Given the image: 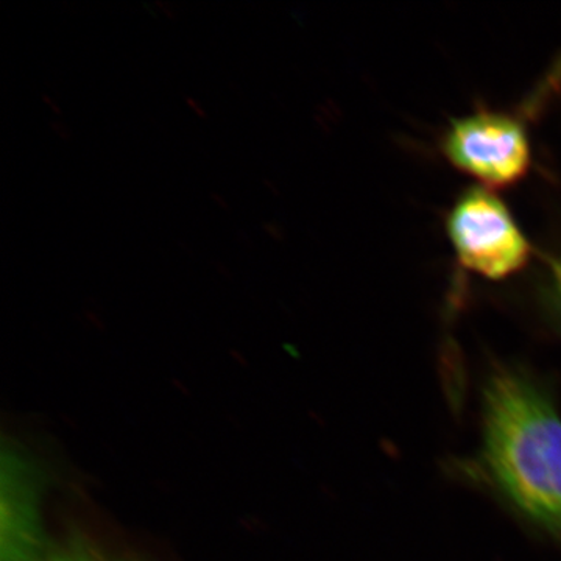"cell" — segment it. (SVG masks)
I'll use <instances>...</instances> for the list:
<instances>
[{"label": "cell", "instance_id": "cell-1", "mask_svg": "<svg viewBox=\"0 0 561 561\" xmlns=\"http://www.w3.org/2000/svg\"><path fill=\"white\" fill-rule=\"evenodd\" d=\"M485 463L524 516L561 538V419L523 376L500 373L486 386Z\"/></svg>", "mask_w": 561, "mask_h": 561}, {"label": "cell", "instance_id": "cell-2", "mask_svg": "<svg viewBox=\"0 0 561 561\" xmlns=\"http://www.w3.org/2000/svg\"><path fill=\"white\" fill-rule=\"evenodd\" d=\"M446 228L460 264L483 278H507L529 262V241L511 209L490 191L465 192L454 203Z\"/></svg>", "mask_w": 561, "mask_h": 561}, {"label": "cell", "instance_id": "cell-3", "mask_svg": "<svg viewBox=\"0 0 561 561\" xmlns=\"http://www.w3.org/2000/svg\"><path fill=\"white\" fill-rule=\"evenodd\" d=\"M443 153L459 171L486 187L518 183L529 172L531 151L523 122L511 114L481 111L454 121Z\"/></svg>", "mask_w": 561, "mask_h": 561}, {"label": "cell", "instance_id": "cell-4", "mask_svg": "<svg viewBox=\"0 0 561 561\" xmlns=\"http://www.w3.org/2000/svg\"><path fill=\"white\" fill-rule=\"evenodd\" d=\"M35 486L28 465L3 454L2 561H46Z\"/></svg>", "mask_w": 561, "mask_h": 561}, {"label": "cell", "instance_id": "cell-5", "mask_svg": "<svg viewBox=\"0 0 561 561\" xmlns=\"http://www.w3.org/2000/svg\"><path fill=\"white\" fill-rule=\"evenodd\" d=\"M548 301L556 316L561 320V253L553 260L549 272Z\"/></svg>", "mask_w": 561, "mask_h": 561}, {"label": "cell", "instance_id": "cell-6", "mask_svg": "<svg viewBox=\"0 0 561 561\" xmlns=\"http://www.w3.org/2000/svg\"><path fill=\"white\" fill-rule=\"evenodd\" d=\"M262 230H264L265 234H268V238H272L275 242L284 243L287 241V232L284 230V227L279 221H264V224H262Z\"/></svg>", "mask_w": 561, "mask_h": 561}, {"label": "cell", "instance_id": "cell-7", "mask_svg": "<svg viewBox=\"0 0 561 561\" xmlns=\"http://www.w3.org/2000/svg\"><path fill=\"white\" fill-rule=\"evenodd\" d=\"M50 128H51V131H54L55 135L58 136V138L66 140V142H70V140H72V133H70L68 125H66L65 122H61V121L50 122Z\"/></svg>", "mask_w": 561, "mask_h": 561}, {"label": "cell", "instance_id": "cell-8", "mask_svg": "<svg viewBox=\"0 0 561 561\" xmlns=\"http://www.w3.org/2000/svg\"><path fill=\"white\" fill-rule=\"evenodd\" d=\"M58 561H110L102 559V557L91 556V553L76 552L69 553V556L62 557Z\"/></svg>", "mask_w": 561, "mask_h": 561}, {"label": "cell", "instance_id": "cell-9", "mask_svg": "<svg viewBox=\"0 0 561 561\" xmlns=\"http://www.w3.org/2000/svg\"><path fill=\"white\" fill-rule=\"evenodd\" d=\"M184 101H186L187 105H190V108L194 111V113L197 114L201 119H208V114H206V111L201 105V102L195 101V99L191 98V95H184Z\"/></svg>", "mask_w": 561, "mask_h": 561}, {"label": "cell", "instance_id": "cell-10", "mask_svg": "<svg viewBox=\"0 0 561 561\" xmlns=\"http://www.w3.org/2000/svg\"><path fill=\"white\" fill-rule=\"evenodd\" d=\"M41 101L46 103L47 106L51 110V113L57 114V116H61V108L60 106L55 103L54 98L49 94H41Z\"/></svg>", "mask_w": 561, "mask_h": 561}, {"label": "cell", "instance_id": "cell-11", "mask_svg": "<svg viewBox=\"0 0 561 561\" xmlns=\"http://www.w3.org/2000/svg\"><path fill=\"white\" fill-rule=\"evenodd\" d=\"M158 9L164 13L165 18H169V20H175L176 18V10L175 7L169 5V3L165 2H157Z\"/></svg>", "mask_w": 561, "mask_h": 561}, {"label": "cell", "instance_id": "cell-12", "mask_svg": "<svg viewBox=\"0 0 561 561\" xmlns=\"http://www.w3.org/2000/svg\"><path fill=\"white\" fill-rule=\"evenodd\" d=\"M210 198H213V202L216 203L219 208L230 210V205H228L227 198L221 197L219 192H213V194H210Z\"/></svg>", "mask_w": 561, "mask_h": 561}, {"label": "cell", "instance_id": "cell-13", "mask_svg": "<svg viewBox=\"0 0 561 561\" xmlns=\"http://www.w3.org/2000/svg\"><path fill=\"white\" fill-rule=\"evenodd\" d=\"M214 265H216L217 272H219L221 276H225V278L228 279L232 278V273L230 268L225 265V262L216 261L214 262Z\"/></svg>", "mask_w": 561, "mask_h": 561}, {"label": "cell", "instance_id": "cell-14", "mask_svg": "<svg viewBox=\"0 0 561 561\" xmlns=\"http://www.w3.org/2000/svg\"><path fill=\"white\" fill-rule=\"evenodd\" d=\"M262 183H264V186L267 187V190L271 191L275 197H279V190L278 186H276V183H273V181L268 179H264Z\"/></svg>", "mask_w": 561, "mask_h": 561}]
</instances>
